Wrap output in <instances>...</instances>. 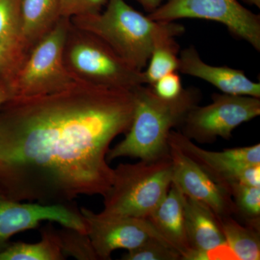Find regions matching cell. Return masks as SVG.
<instances>
[{
	"mask_svg": "<svg viewBox=\"0 0 260 260\" xmlns=\"http://www.w3.org/2000/svg\"><path fill=\"white\" fill-rule=\"evenodd\" d=\"M135 106L133 91L82 83L10 101L0 109V192L47 205L104 196L114 179L107 154Z\"/></svg>",
	"mask_w": 260,
	"mask_h": 260,
	"instance_id": "cell-1",
	"label": "cell"
},
{
	"mask_svg": "<svg viewBox=\"0 0 260 260\" xmlns=\"http://www.w3.org/2000/svg\"><path fill=\"white\" fill-rule=\"evenodd\" d=\"M133 92L135 106L131 125L124 139L109 150L108 162L121 157L153 160L167 156L171 132L181 126L202 97L194 87L184 88L174 99L159 97L148 85H140Z\"/></svg>",
	"mask_w": 260,
	"mask_h": 260,
	"instance_id": "cell-2",
	"label": "cell"
},
{
	"mask_svg": "<svg viewBox=\"0 0 260 260\" xmlns=\"http://www.w3.org/2000/svg\"><path fill=\"white\" fill-rule=\"evenodd\" d=\"M76 28L107 43L130 66L143 71L159 39L180 36L185 29L175 22H158L134 9L125 0H108L98 14L70 19Z\"/></svg>",
	"mask_w": 260,
	"mask_h": 260,
	"instance_id": "cell-3",
	"label": "cell"
},
{
	"mask_svg": "<svg viewBox=\"0 0 260 260\" xmlns=\"http://www.w3.org/2000/svg\"><path fill=\"white\" fill-rule=\"evenodd\" d=\"M172 184L170 155L136 164H119L104 195L106 215L147 218L165 198Z\"/></svg>",
	"mask_w": 260,
	"mask_h": 260,
	"instance_id": "cell-4",
	"label": "cell"
},
{
	"mask_svg": "<svg viewBox=\"0 0 260 260\" xmlns=\"http://www.w3.org/2000/svg\"><path fill=\"white\" fill-rule=\"evenodd\" d=\"M63 59L67 70L79 83L133 91L146 85L143 71L130 66L112 48L70 21Z\"/></svg>",
	"mask_w": 260,
	"mask_h": 260,
	"instance_id": "cell-5",
	"label": "cell"
},
{
	"mask_svg": "<svg viewBox=\"0 0 260 260\" xmlns=\"http://www.w3.org/2000/svg\"><path fill=\"white\" fill-rule=\"evenodd\" d=\"M70 19L61 17L34 44L10 76L14 99L61 91L79 82L65 67L63 50Z\"/></svg>",
	"mask_w": 260,
	"mask_h": 260,
	"instance_id": "cell-6",
	"label": "cell"
},
{
	"mask_svg": "<svg viewBox=\"0 0 260 260\" xmlns=\"http://www.w3.org/2000/svg\"><path fill=\"white\" fill-rule=\"evenodd\" d=\"M169 144L177 147L230 194L235 184L260 186V145L210 151L181 132L172 130Z\"/></svg>",
	"mask_w": 260,
	"mask_h": 260,
	"instance_id": "cell-7",
	"label": "cell"
},
{
	"mask_svg": "<svg viewBox=\"0 0 260 260\" xmlns=\"http://www.w3.org/2000/svg\"><path fill=\"white\" fill-rule=\"evenodd\" d=\"M158 22L179 19L212 20L223 24L238 39L260 51V15L252 13L238 0H168L148 15Z\"/></svg>",
	"mask_w": 260,
	"mask_h": 260,
	"instance_id": "cell-8",
	"label": "cell"
},
{
	"mask_svg": "<svg viewBox=\"0 0 260 260\" xmlns=\"http://www.w3.org/2000/svg\"><path fill=\"white\" fill-rule=\"evenodd\" d=\"M259 114V98L213 93L211 104L192 108L179 127L191 140L212 143L218 138L229 139L236 128Z\"/></svg>",
	"mask_w": 260,
	"mask_h": 260,
	"instance_id": "cell-9",
	"label": "cell"
},
{
	"mask_svg": "<svg viewBox=\"0 0 260 260\" xmlns=\"http://www.w3.org/2000/svg\"><path fill=\"white\" fill-rule=\"evenodd\" d=\"M80 210L99 259H111L116 249L133 250L152 239L167 242L147 218L95 213L85 208Z\"/></svg>",
	"mask_w": 260,
	"mask_h": 260,
	"instance_id": "cell-10",
	"label": "cell"
},
{
	"mask_svg": "<svg viewBox=\"0 0 260 260\" xmlns=\"http://www.w3.org/2000/svg\"><path fill=\"white\" fill-rule=\"evenodd\" d=\"M60 224L87 234L85 220L74 202L42 205L13 200L0 192V251L18 233L37 229L43 222Z\"/></svg>",
	"mask_w": 260,
	"mask_h": 260,
	"instance_id": "cell-11",
	"label": "cell"
},
{
	"mask_svg": "<svg viewBox=\"0 0 260 260\" xmlns=\"http://www.w3.org/2000/svg\"><path fill=\"white\" fill-rule=\"evenodd\" d=\"M169 145L172 184L186 196L206 205L218 217L234 218L237 208L232 195L177 147Z\"/></svg>",
	"mask_w": 260,
	"mask_h": 260,
	"instance_id": "cell-12",
	"label": "cell"
},
{
	"mask_svg": "<svg viewBox=\"0 0 260 260\" xmlns=\"http://www.w3.org/2000/svg\"><path fill=\"white\" fill-rule=\"evenodd\" d=\"M179 57L178 71L182 74L205 80L223 93L260 99V83L249 79L243 70L207 64L193 46L183 49Z\"/></svg>",
	"mask_w": 260,
	"mask_h": 260,
	"instance_id": "cell-13",
	"label": "cell"
},
{
	"mask_svg": "<svg viewBox=\"0 0 260 260\" xmlns=\"http://www.w3.org/2000/svg\"><path fill=\"white\" fill-rule=\"evenodd\" d=\"M154 229L169 244L189 260L191 248L186 233L184 194L172 184L161 203L147 218Z\"/></svg>",
	"mask_w": 260,
	"mask_h": 260,
	"instance_id": "cell-14",
	"label": "cell"
},
{
	"mask_svg": "<svg viewBox=\"0 0 260 260\" xmlns=\"http://www.w3.org/2000/svg\"><path fill=\"white\" fill-rule=\"evenodd\" d=\"M184 202L186 233L192 250L189 260L194 253L201 259L203 253L226 244L220 219L206 205L184 194Z\"/></svg>",
	"mask_w": 260,
	"mask_h": 260,
	"instance_id": "cell-15",
	"label": "cell"
},
{
	"mask_svg": "<svg viewBox=\"0 0 260 260\" xmlns=\"http://www.w3.org/2000/svg\"><path fill=\"white\" fill-rule=\"evenodd\" d=\"M60 18L59 0H21L20 41L29 50Z\"/></svg>",
	"mask_w": 260,
	"mask_h": 260,
	"instance_id": "cell-16",
	"label": "cell"
},
{
	"mask_svg": "<svg viewBox=\"0 0 260 260\" xmlns=\"http://www.w3.org/2000/svg\"><path fill=\"white\" fill-rule=\"evenodd\" d=\"M37 243L11 242L0 251V260H64L57 231L48 222Z\"/></svg>",
	"mask_w": 260,
	"mask_h": 260,
	"instance_id": "cell-17",
	"label": "cell"
},
{
	"mask_svg": "<svg viewBox=\"0 0 260 260\" xmlns=\"http://www.w3.org/2000/svg\"><path fill=\"white\" fill-rule=\"evenodd\" d=\"M227 245L237 259H260V230L244 225L232 216L219 217Z\"/></svg>",
	"mask_w": 260,
	"mask_h": 260,
	"instance_id": "cell-18",
	"label": "cell"
},
{
	"mask_svg": "<svg viewBox=\"0 0 260 260\" xmlns=\"http://www.w3.org/2000/svg\"><path fill=\"white\" fill-rule=\"evenodd\" d=\"M173 35H167L155 43L151 55L143 71L146 85H153L164 75L179 70V46Z\"/></svg>",
	"mask_w": 260,
	"mask_h": 260,
	"instance_id": "cell-19",
	"label": "cell"
},
{
	"mask_svg": "<svg viewBox=\"0 0 260 260\" xmlns=\"http://www.w3.org/2000/svg\"><path fill=\"white\" fill-rule=\"evenodd\" d=\"M243 224L260 230V186L235 184L230 190Z\"/></svg>",
	"mask_w": 260,
	"mask_h": 260,
	"instance_id": "cell-20",
	"label": "cell"
},
{
	"mask_svg": "<svg viewBox=\"0 0 260 260\" xmlns=\"http://www.w3.org/2000/svg\"><path fill=\"white\" fill-rule=\"evenodd\" d=\"M63 254L80 260L99 259L88 234L68 227L57 231Z\"/></svg>",
	"mask_w": 260,
	"mask_h": 260,
	"instance_id": "cell-21",
	"label": "cell"
},
{
	"mask_svg": "<svg viewBox=\"0 0 260 260\" xmlns=\"http://www.w3.org/2000/svg\"><path fill=\"white\" fill-rule=\"evenodd\" d=\"M123 260H180L181 254L172 245L159 239H152L143 245L127 251Z\"/></svg>",
	"mask_w": 260,
	"mask_h": 260,
	"instance_id": "cell-22",
	"label": "cell"
},
{
	"mask_svg": "<svg viewBox=\"0 0 260 260\" xmlns=\"http://www.w3.org/2000/svg\"><path fill=\"white\" fill-rule=\"evenodd\" d=\"M28 51L20 38L0 42V79L15 73Z\"/></svg>",
	"mask_w": 260,
	"mask_h": 260,
	"instance_id": "cell-23",
	"label": "cell"
},
{
	"mask_svg": "<svg viewBox=\"0 0 260 260\" xmlns=\"http://www.w3.org/2000/svg\"><path fill=\"white\" fill-rule=\"evenodd\" d=\"M21 0H0V42L20 38Z\"/></svg>",
	"mask_w": 260,
	"mask_h": 260,
	"instance_id": "cell-24",
	"label": "cell"
},
{
	"mask_svg": "<svg viewBox=\"0 0 260 260\" xmlns=\"http://www.w3.org/2000/svg\"><path fill=\"white\" fill-rule=\"evenodd\" d=\"M61 17H75L98 14L101 13L108 0H59Z\"/></svg>",
	"mask_w": 260,
	"mask_h": 260,
	"instance_id": "cell-25",
	"label": "cell"
},
{
	"mask_svg": "<svg viewBox=\"0 0 260 260\" xmlns=\"http://www.w3.org/2000/svg\"><path fill=\"white\" fill-rule=\"evenodd\" d=\"M150 86L156 95L164 99H175L184 90L180 76L177 72L164 75Z\"/></svg>",
	"mask_w": 260,
	"mask_h": 260,
	"instance_id": "cell-26",
	"label": "cell"
},
{
	"mask_svg": "<svg viewBox=\"0 0 260 260\" xmlns=\"http://www.w3.org/2000/svg\"><path fill=\"white\" fill-rule=\"evenodd\" d=\"M14 92L12 86L10 76L0 79V109L5 104L14 99Z\"/></svg>",
	"mask_w": 260,
	"mask_h": 260,
	"instance_id": "cell-27",
	"label": "cell"
},
{
	"mask_svg": "<svg viewBox=\"0 0 260 260\" xmlns=\"http://www.w3.org/2000/svg\"><path fill=\"white\" fill-rule=\"evenodd\" d=\"M135 1L139 3L143 7V9L150 14L158 8L164 0H135Z\"/></svg>",
	"mask_w": 260,
	"mask_h": 260,
	"instance_id": "cell-28",
	"label": "cell"
},
{
	"mask_svg": "<svg viewBox=\"0 0 260 260\" xmlns=\"http://www.w3.org/2000/svg\"><path fill=\"white\" fill-rule=\"evenodd\" d=\"M244 3L249 5H254V6L260 8V0H242Z\"/></svg>",
	"mask_w": 260,
	"mask_h": 260,
	"instance_id": "cell-29",
	"label": "cell"
}]
</instances>
